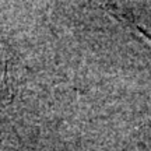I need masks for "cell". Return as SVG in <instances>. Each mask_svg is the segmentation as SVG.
<instances>
[{
	"label": "cell",
	"mask_w": 151,
	"mask_h": 151,
	"mask_svg": "<svg viewBox=\"0 0 151 151\" xmlns=\"http://www.w3.org/2000/svg\"><path fill=\"white\" fill-rule=\"evenodd\" d=\"M105 13H106V14H108L112 20H115V21L119 22L122 27L126 28L127 31H130V32L133 34L134 37H137L139 39H141V41L146 43L148 48H151V34L147 32V31L141 27V25L136 24L134 21L129 20L127 17L123 16V14H120V13H112L111 10H105Z\"/></svg>",
	"instance_id": "obj_1"
}]
</instances>
